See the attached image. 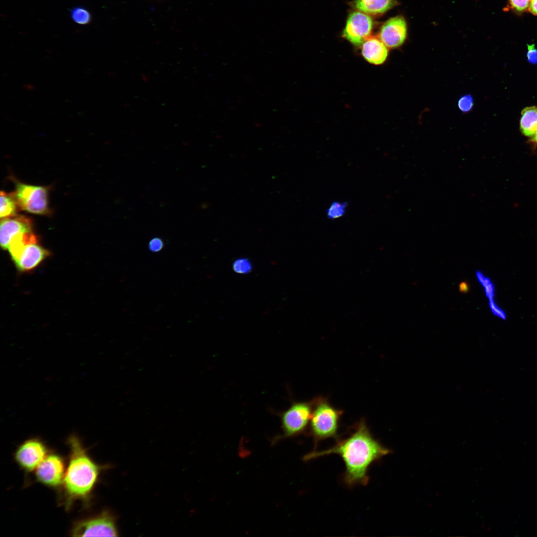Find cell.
<instances>
[{"label": "cell", "mask_w": 537, "mask_h": 537, "mask_svg": "<svg viewBox=\"0 0 537 537\" xmlns=\"http://www.w3.org/2000/svg\"><path fill=\"white\" fill-rule=\"evenodd\" d=\"M71 16L72 20L77 24L86 25L91 21L90 12L86 8L77 6L71 9Z\"/></svg>", "instance_id": "obj_18"}, {"label": "cell", "mask_w": 537, "mask_h": 537, "mask_svg": "<svg viewBox=\"0 0 537 537\" xmlns=\"http://www.w3.org/2000/svg\"><path fill=\"white\" fill-rule=\"evenodd\" d=\"M521 115V131L524 135L532 137L537 131V107H525L522 110Z\"/></svg>", "instance_id": "obj_16"}, {"label": "cell", "mask_w": 537, "mask_h": 537, "mask_svg": "<svg viewBox=\"0 0 537 537\" xmlns=\"http://www.w3.org/2000/svg\"><path fill=\"white\" fill-rule=\"evenodd\" d=\"M352 430L347 438H337L333 447L323 450H314L303 457L307 461L331 454L339 455L345 465L343 481L349 488L366 485L370 466L391 452L372 436L364 418L353 425Z\"/></svg>", "instance_id": "obj_1"}, {"label": "cell", "mask_w": 537, "mask_h": 537, "mask_svg": "<svg viewBox=\"0 0 537 537\" xmlns=\"http://www.w3.org/2000/svg\"><path fill=\"white\" fill-rule=\"evenodd\" d=\"M398 4L396 0H354L351 5L368 15L379 16Z\"/></svg>", "instance_id": "obj_14"}, {"label": "cell", "mask_w": 537, "mask_h": 537, "mask_svg": "<svg viewBox=\"0 0 537 537\" xmlns=\"http://www.w3.org/2000/svg\"><path fill=\"white\" fill-rule=\"evenodd\" d=\"M374 23L369 15L359 11L349 15L342 36L355 46H359L369 37Z\"/></svg>", "instance_id": "obj_9"}, {"label": "cell", "mask_w": 537, "mask_h": 537, "mask_svg": "<svg viewBox=\"0 0 537 537\" xmlns=\"http://www.w3.org/2000/svg\"><path fill=\"white\" fill-rule=\"evenodd\" d=\"M66 467L64 458L59 454L49 452L34 470L36 480L51 488L62 486Z\"/></svg>", "instance_id": "obj_8"}, {"label": "cell", "mask_w": 537, "mask_h": 537, "mask_svg": "<svg viewBox=\"0 0 537 537\" xmlns=\"http://www.w3.org/2000/svg\"><path fill=\"white\" fill-rule=\"evenodd\" d=\"M37 242L38 238L32 232L20 233L13 237L7 250L14 263L19 259L27 245Z\"/></svg>", "instance_id": "obj_15"}, {"label": "cell", "mask_w": 537, "mask_h": 537, "mask_svg": "<svg viewBox=\"0 0 537 537\" xmlns=\"http://www.w3.org/2000/svg\"><path fill=\"white\" fill-rule=\"evenodd\" d=\"M529 142L531 144H532L533 145L534 144L537 145V131H536L535 134L531 138Z\"/></svg>", "instance_id": "obj_29"}, {"label": "cell", "mask_w": 537, "mask_h": 537, "mask_svg": "<svg viewBox=\"0 0 537 537\" xmlns=\"http://www.w3.org/2000/svg\"><path fill=\"white\" fill-rule=\"evenodd\" d=\"M18 208L17 202L14 193H7L4 191L0 192V219L13 217L16 215Z\"/></svg>", "instance_id": "obj_17"}, {"label": "cell", "mask_w": 537, "mask_h": 537, "mask_svg": "<svg viewBox=\"0 0 537 537\" xmlns=\"http://www.w3.org/2000/svg\"><path fill=\"white\" fill-rule=\"evenodd\" d=\"M70 533L73 537L118 536L115 517L108 510L77 521Z\"/></svg>", "instance_id": "obj_4"}, {"label": "cell", "mask_w": 537, "mask_h": 537, "mask_svg": "<svg viewBox=\"0 0 537 537\" xmlns=\"http://www.w3.org/2000/svg\"><path fill=\"white\" fill-rule=\"evenodd\" d=\"M407 35L406 21L403 16L397 15L383 23L378 33V38L387 48H395L404 43Z\"/></svg>", "instance_id": "obj_10"}, {"label": "cell", "mask_w": 537, "mask_h": 537, "mask_svg": "<svg viewBox=\"0 0 537 537\" xmlns=\"http://www.w3.org/2000/svg\"><path fill=\"white\" fill-rule=\"evenodd\" d=\"M50 255L38 242L31 243L25 247L19 259L15 263V266L21 271H28L37 267Z\"/></svg>", "instance_id": "obj_12"}, {"label": "cell", "mask_w": 537, "mask_h": 537, "mask_svg": "<svg viewBox=\"0 0 537 537\" xmlns=\"http://www.w3.org/2000/svg\"><path fill=\"white\" fill-rule=\"evenodd\" d=\"M361 45L362 55L369 63L380 65L386 61L388 50L378 38L370 37Z\"/></svg>", "instance_id": "obj_13"}, {"label": "cell", "mask_w": 537, "mask_h": 537, "mask_svg": "<svg viewBox=\"0 0 537 537\" xmlns=\"http://www.w3.org/2000/svg\"><path fill=\"white\" fill-rule=\"evenodd\" d=\"M314 402V399L307 401H293L286 410L279 413L284 437L297 436L306 431L309 426Z\"/></svg>", "instance_id": "obj_5"}, {"label": "cell", "mask_w": 537, "mask_h": 537, "mask_svg": "<svg viewBox=\"0 0 537 537\" xmlns=\"http://www.w3.org/2000/svg\"><path fill=\"white\" fill-rule=\"evenodd\" d=\"M489 306L490 308L494 315H496L502 318H505V314L504 312L500 310L494 302L493 300H489Z\"/></svg>", "instance_id": "obj_26"}, {"label": "cell", "mask_w": 537, "mask_h": 537, "mask_svg": "<svg viewBox=\"0 0 537 537\" xmlns=\"http://www.w3.org/2000/svg\"><path fill=\"white\" fill-rule=\"evenodd\" d=\"M234 270L240 274H246L249 272L252 268L250 261L247 259L241 258L236 260L233 263Z\"/></svg>", "instance_id": "obj_22"}, {"label": "cell", "mask_w": 537, "mask_h": 537, "mask_svg": "<svg viewBox=\"0 0 537 537\" xmlns=\"http://www.w3.org/2000/svg\"><path fill=\"white\" fill-rule=\"evenodd\" d=\"M69 456L61 486V504L69 510L75 502L80 501L88 505L91 494L105 465L97 464L88 452L80 439L75 435L67 440Z\"/></svg>", "instance_id": "obj_2"}, {"label": "cell", "mask_w": 537, "mask_h": 537, "mask_svg": "<svg viewBox=\"0 0 537 537\" xmlns=\"http://www.w3.org/2000/svg\"><path fill=\"white\" fill-rule=\"evenodd\" d=\"M45 443L38 438L23 442L16 449L14 459L20 468L26 472L34 471L49 453Z\"/></svg>", "instance_id": "obj_7"}, {"label": "cell", "mask_w": 537, "mask_h": 537, "mask_svg": "<svg viewBox=\"0 0 537 537\" xmlns=\"http://www.w3.org/2000/svg\"><path fill=\"white\" fill-rule=\"evenodd\" d=\"M527 57L528 62L531 64H537V48L535 44L527 45Z\"/></svg>", "instance_id": "obj_25"}, {"label": "cell", "mask_w": 537, "mask_h": 537, "mask_svg": "<svg viewBox=\"0 0 537 537\" xmlns=\"http://www.w3.org/2000/svg\"><path fill=\"white\" fill-rule=\"evenodd\" d=\"M459 289L460 292L465 293L469 290L468 284L466 282H462L459 284Z\"/></svg>", "instance_id": "obj_28"}, {"label": "cell", "mask_w": 537, "mask_h": 537, "mask_svg": "<svg viewBox=\"0 0 537 537\" xmlns=\"http://www.w3.org/2000/svg\"><path fill=\"white\" fill-rule=\"evenodd\" d=\"M348 205L346 201H333L326 210L327 217L331 220L342 217L345 214Z\"/></svg>", "instance_id": "obj_19"}, {"label": "cell", "mask_w": 537, "mask_h": 537, "mask_svg": "<svg viewBox=\"0 0 537 537\" xmlns=\"http://www.w3.org/2000/svg\"><path fill=\"white\" fill-rule=\"evenodd\" d=\"M476 276L477 280L484 288L486 296L489 300H493L494 288L490 279L485 276L480 271H476Z\"/></svg>", "instance_id": "obj_20"}, {"label": "cell", "mask_w": 537, "mask_h": 537, "mask_svg": "<svg viewBox=\"0 0 537 537\" xmlns=\"http://www.w3.org/2000/svg\"><path fill=\"white\" fill-rule=\"evenodd\" d=\"M14 196L19 208L27 212L46 215L50 210L48 206V188L14 181Z\"/></svg>", "instance_id": "obj_6"}, {"label": "cell", "mask_w": 537, "mask_h": 537, "mask_svg": "<svg viewBox=\"0 0 537 537\" xmlns=\"http://www.w3.org/2000/svg\"><path fill=\"white\" fill-rule=\"evenodd\" d=\"M148 247L150 251L157 253L163 249L164 247V242L163 240L160 238H154L150 241Z\"/></svg>", "instance_id": "obj_24"}, {"label": "cell", "mask_w": 537, "mask_h": 537, "mask_svg": "<svg viewBox=\"0 0 537 537\" xmlns=\"http://www.w3.org/2000/svg\"><path fill=\"white\" fill-rule=\"evenodd\" d=\"M531 0H509L511 6L518 12H523L527 10L530 5Z\"/></svg>", "instance_id": "obj_23"}, {"label": "cell", "mask_w": 537, "mask_h": 537, "mask_svg": "<svg viewBox=\"0 0 537 537\" xmlns=\"http://www.w3.org/2000/svg\"><path fill=\"white\" fill-rule=\"evenodd\" d=\"M529 10L532 14L537 16V0H531Z\"/></svg>", "instance_id": "obj_27"}, {"label": "cell", "mask_w": 537, "mask_h": 537, "mask_svg": "<svg viewBox=\"0 0 537 537\" xmlns=\"http://www.w3.org/2000/svg\"><path fill=\"white\" fill-rule=\"evenodd\" d=\"M474 106V99L469 94L461 96L457 101V106L463 113H466L472 110Z\"/></svg>", "instance_id": "obj_21"}, {"label": "cell", "mask_w": 537, "mask_h": 537, "mask_svg": "<svg viewBox=\"0 0 537 537\" xmlns=\"http://www.w3.org/2000/svg\"><path fill=\"white\" fill-rule=\"evenodd\" d=\"M31 219L23 215L1 219L0 226V244L3 250H7L13 237L22 232H32Z\"/></svg>", "instance_id": "obj_11"}, {"label": "cell", "mask_w": 537, "mask_h": 537, "mask_svg": "<svg viewBox=\"0 0 537 537\" xmlns=\"http://www.w3.org/2000/svg\"><path fill=\"white\" fill-rule=\"evenodd\" d=\"M309 424V435L313 438L314 450L318 443L329 438H338V431L343 411L334 407L328 399L315 397Z\"/></svg>", "instance_id": "obj_3"}]
</instances>
